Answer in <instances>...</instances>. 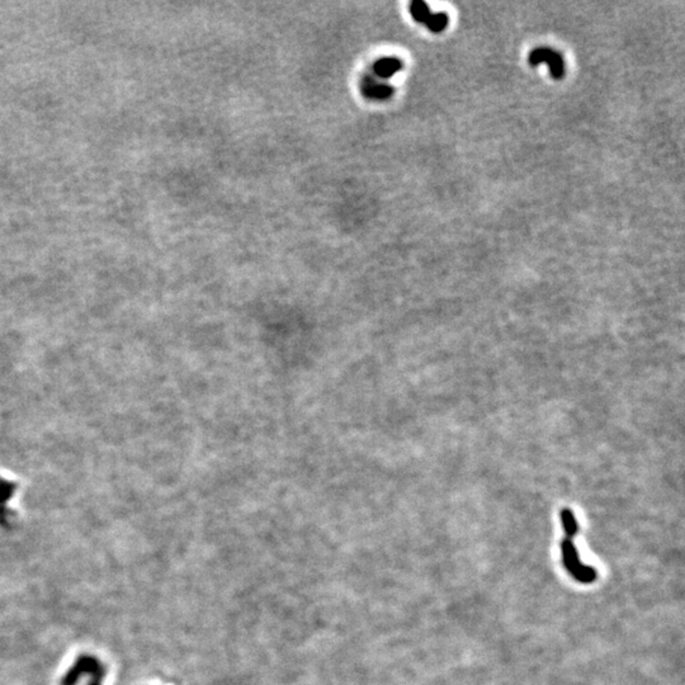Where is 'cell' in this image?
<instances>
[{
	"label": "cell",
	"instance_id": "5b68a950",
	"mask_svg": "<svg viewBox=\"0 0 685 685\" xmlns=\"http://www.w3.org/2000/svg\"><path fill=\"white\" fill-rule=\"evenodd\" d=\"M362 91L367 98L372 99H387L392 97V94H393V88L391 85L375 83L373 80H367L366 83L363 84Z\"/></svg>",
	"mask_w": 685,
	"mask_h": 685
},
{
	"label": "cell",
	"instance_id": "6da1fadb",
	"mask_svg": "<svg viewBox=\"0 0 685 685\" xmlns=\"http://www.w3.org/2000/svg\"><path fill=\"white\" fill-rule=\"evenodd\" d=\"M565 537L561 542L562 564L573 579L582 584H590L596 580V570L593 566L585 565L580 561L579 552L575 544V537L579 532V524L571 509L565 508L560 513Z\"/></svg>",
	"mask_w": 685,
	"mask_h": 685
},
{
	"label": "cell",
	"instance_id": "3957f363",
	"mask_svg": "<svg viewBox=\"0 0 685 685\" xmlns=\"http://www.w3.org/2000/svg\"><path fill=\"white\" fill-rule=\"evenodd\" d=\"M410 13L416 22L425 24L434 33L443 32L448 26V15L445 13H430L429 8L424 1H413L410 4Z\"/></svg>",
	"mask_w": 685,
	"mask_h": 685
},
{
	"label": "cell",
	"instance_id": "277c9868",
	"mask_svg": "<svg viewBox=\"0 0 685 685\" xmlns=\"http://www.w3.org/2000/svg\"><path fill=\"white\" fill-rule=\"evenodd\" d=\"M402 68H404V64L400 59L384 57V59L377 61L375 66H373V70L380 78L389 79V78L395 75Z\"/></svg>",
	"mask_w": 685,
	"mask_h": 685
},
{
	"label": "cell",
	"instance_id": "7a4b0ae2",
	"mask_svg": "<svg viewBox=\"0 0 685 685\" xmlns=\"http://www.w3.org/2000/svg\"><path fill=\"white\" fill-rule=\"evenodd\" d=\"M529 65L538 66L540 64H547L550 68L551 76L553 79H562L565 76V61L561 53L549 48V47H538L529 53Z\"/></svg>",
	"mask_w": 685,
	"mask_h": 685
}]
</instances>
